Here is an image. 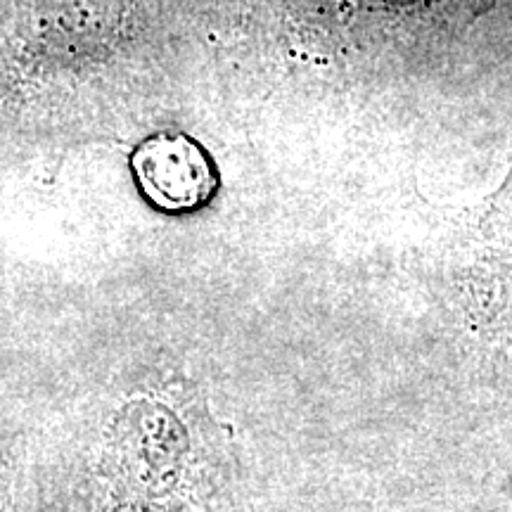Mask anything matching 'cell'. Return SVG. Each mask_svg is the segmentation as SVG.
Listing matches in <instances>:
<instances>
[{
	"mask_svg": "<svg viewBox=\"0 0 512 512\" xmlns=\"http://www.w3.org/2000/svg\"><path fill=\"white\" fill-rule=\"evenodd\" d=\"M467 240L472 261L484 268L486 278L512 285V169L479 204Z\"/></svg>",
	"mask_w": 512,
	"mask_h": 512,
	"instance_id": "obj_3",
	"label": "cell"
},
{
	"mask_svg": "<svg viewBox=\"0 0 512 512\" xmlns=\"http://www.w3.org/2000/svg\"><path fill=\"white\" fill-rule=\"evenodd\" d=\"M124 403L100 444L98 503L102 512H176L197 503L204 441H192L188 408L169 392L136 394Z\"/></svg>",
	"mask_w": 512,
	"mask_h": 512,
	"instance_id": "obj_1",
	"label": "cell"
},
{
	"mask_svg": "<svg viewBox=\"0 0 512 512\" xmlns=\"http://www.w3.org/2000/svg\"><path fill=\"white\" fill-rule=\"evenodd\" d=\"M133 176L140 192L169 214H190L204 207L216 192V174L209 157L185 136H155L133 152Z\"/></svg>",
	"mask_w": 512,
	"mask_h": 512,
	"instance_id": "obj_2",
	"label": "cell"
},
{
	"mask_svg": "<svg viewBox=\"0 0 512 512\" xmlns=\"http://www.w3.org/2000/svg\"><path fill=\"white\" fill-rule=\"evenodd\" d=\"M0 512H24L19 467L8 448H0Z\"/></svg>",
	"mask_w": 512,
	"mask_h": 512,
	"instance_id": "obj_4",
	"label": "cell"
}]
</instances>
